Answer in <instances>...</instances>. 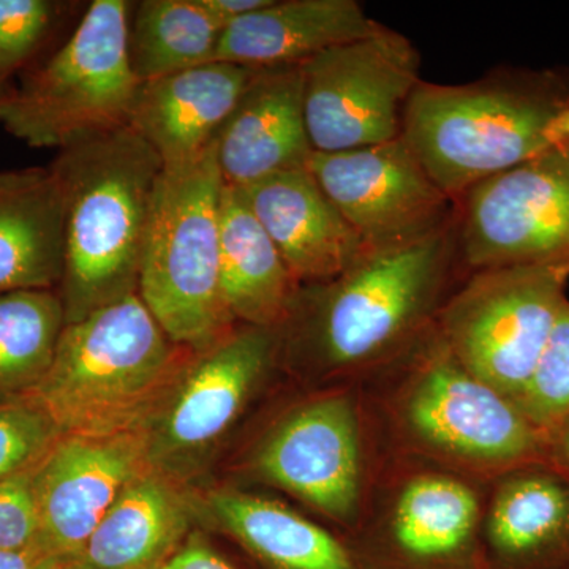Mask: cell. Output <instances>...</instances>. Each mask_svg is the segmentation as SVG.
<instances>
[{
    "label": "cell",
    "instance_id": "cell-1",
    "mask_svg": "<svg viewBox=\"0 0 569 569\" xmlns=\"http://www.w3.org/2000/svg\"><path fill=\"white\" fill-rule=\"evenodd\" d=\"M460 271L456 212L413 241L367 250L335 279L298 288L277 326L280 366L309 388L362 383L436 326Z\"/></svg>",
    "mask_w": 569,
    "mask_h": 569
},
{
    "label": "cell",
    "instance_id": "cell-2",
    "mask_svg": "<svg viewBox=\"0 0 569 569\" xmlns=\"http://www.w3.org/2000/svg\"><path fill=\"white\" fill-rule=\"evenodd\" d=\"M361 387L381 455L486 482L515 468L552 463L548 432L475 377L437 326Z\"/></svg>",
    "mask_w": 569,
    "mask_h": 569
},
{
    "label": "cell",
    "instance_id": "cell-3",
    "mask_svg": "<svg viewBox=\"0 0 569 569\" xmlns=\"http://www.w3.org/2000/svg\"><path fill=\"white\" fill-rule=\"evenodd\" d=\"M61 183L67 323L137 293L153 192L163 163L126 126L74 142L51 164Z\"/></svg>",
    "mask_w": 569,
    "mask_h": 569
},
{
    "label": "cell",
    "instance_id": "cell-4",
    "mask_svg": "<svg viewBox=\"0 0 569 569\" xmlns=\"http://www.w3.org/2000/svg\"><path fill=\"white\" fill-rule=\"evenodd\" d=\"M192 353L130 293L66 325L29 400L61 436L146 432Z\"/></svg>",
    "mask_w": 569,
    "mask_h": 569
},
{
    "label": "cell",
    "instance_id": "cell-5",
    "mask_svg": "<svg viewBox=\"0 0 569 569\" xmlns=\"http://www.w3.org/2000/svg\"><path fill=\"white\" fill-rule=\"evenodd\" d=\"M223 187L216 142L190 162L163 167L138 274L137 293L164 335L193 353L238 326L220 284Z\"/></svg>",
    "mask_w": 569,
    "mask_h": 569
},
{
    "label": "cell",
    "instance_id": "cell-6",
    "mask_svg": "<svg viewBox=\"0 0 569 569\" xmlns=\"http://www.w3.org/2000/svg\"><path fill=\"white\" fill-rule=\"evenodd\" d=\"M569 108L553 93L492 74L467 84L421 81L408 100L402 140L452 201L477 183L553 148Z\"/></svg>",
    "mask_w": 569,
    "mask_h": 569
},
{
    "label": "cell",
    "instance_id": "cell-7",
    "mask_svg": "<svg viewBox=\"0 0 569 569\" xmlns=\"http://www.w3.org/2000/svg\"><path fill=\"white\" fill-rule=\"evenodd\" d=\"M380 458L361 383L335 385L310 388L277 411L249 449L246 471L351 535Z\"/></svg>",
    "mask_w": 569,
    "mask_h": 569
},
{
    "label": "cell",
    "instance_id": "cell-8",
    "mask_svg": "<svg viewBox=\"0 0 569 569\" xmlns=\"http://www.w3.org/2000/svg\"><path fill=\"white\" fill-rule=\"evenodd\" d=\"M133 6L93 0L69 40L0 97V126L31 148L61 151L129 126L141 84L130 62Z\"/></svg>",
    "mask_w": 569,
    "mask_h": 569
},
{
    "label": "cell",
    "instance_id": "cell-9",
    "mask_svg": "<svg viewBox=\"0 0 569 569\" xmlns=\"http://www.w3.org/2000/svg\"><path fill=\"white\" fill-rule=\"evenodd\" d=\"M488 485L381 455L361 522L348 537L372 569H488L481 537Z\"/></svg>",
    "mask_w": 569,
    "mask_h": 569
},
{
    "label": "cell",
    "instance_id": "cell-10",
    "mask_svg": "<svg viewBox=\"0 0 569 569\" xmlns=\"http://www.w3.org/2000/svg\"><path fill=\"white\" fill-rule=\"evenodd\" d=\"M568 263L507 266L470 272L437 317V329L463 366L519 406L568 302Z\"/></svg>",
    "mask_w": 569,
    "mask_h": 569
},
{
    "label": "cell",
    "instance_id": "cell-11",
    "mask_svg": "<svg viewBox=\"0 0 569 569\" xmlns=\"http://www.w3.org/2000/svg\"><path fill=\"white\" fill-rule=\"evenodd\" d=\"M301 74L310 142L325 153L399 140L421 82L417 48L388 28L321 52L302 63Z\"/></svg>",
    "mask_w": 569,
    "mask_h": 569
},
{
    "label": "cell",
    "instance_id": "cell-12",
    "mask_svg": "<svg viewBox=\"0 0 569 569\" xmlns=\"http://www.w3.org/2000/svg\"><path fill=\"white\" fill-rule=\"evenodd\" d=\"M463 271L568 263L569 149L553 146L456 201Z\"/></svg>",
    "mask_w": 569,
    "mask_h": 569
},
{
    "label": "cell",
    "instance_id": "cell-13",
    "mask_svg": "<svg viewBox=\"0 0 569 569\" xmlns=\"http://www.w3.org/2000/svg\"><path fill=\"white\" fill-rule=\"evenodd\" d=\"M279 366L277 328L238 325L192 353L146 429L151 466L176 479L234 426Z\"/></svg>",
    "mask_w": 569,
    "mask_h": 569
},
{
    "label": "cell",
    "instance_id": "cell-14",
    "mask_svg": "<svg viewBox=\"0 0 569 569\" xmlns=\"http://www.w3.org/2000/svg\"><path fill=\"white\" fill-rule=\"evenodd\" d=\"M306 170L367 250L413 241L455 217V201L438 189L402 137L355 151L313 152Z\"/></svg>",
    "mask_w": 569,
    "mask_h": 569
},
{
    "label": "cell",
    "instance_id": "cell-15",
    "mask_svg": "<svg viewBox=\"0 0 569 569\" xmlns=\"http://www.w3.org/2000/svg\"><path fill=\"white\" fill-rule=\"evenodd\" d=\"M149 467L144 432L59 437L36 466L41 552L69 565L123 488Z\"/></svg>",
    "mask_w": 569,
    "mask_h": 569
},
{
    "label": "cell",
    "instance_id": "cell-16",
    "mask_svg": "<svg viewBox=\"0 0 569 569\" xmlns=\"http://www.w3.org/2000/svg\"><path fill=\"white\" fill-rule=\"evenodd\" d=\"M313 152L301 66L258 69L216 140L224 186L244 189L272 176L306 170Z\"/></svg>",
    "mask_w": 569,
    "mask_h": 569
},
{
    "label": "cell",
    "instance_id": "cell-17",
    "mask_svg": "<svg viewBox=\"0 0 569 569\" xmlns=\"http://www.w3.org/2000/svg\"><path fill=\"white\" fill-rule=\"evenodd\" d=\"M488 569H569V475L556 463L489 481L481 526Z\"/></svg>",
    "mask_w": 569,
    "mask_h": 569
},
{
    "label": "cell",
    "instance_id": "cell-18",
    "mask_svg": "<svg viewBox=\"0 0 569 569\" xmlns=\"http://www.w3.org/2000/svg\"><path fill=\"white\" fill-rule=\"evenodd\" d=\"M258 69L212 61L141 82L129 126L178 167L211 148Z\"/></svg>",
    "mask_w": 569,
    "mask_h": 569
},
{
    "label": "cell",
    "instance_id": "cell-19",
    "mask_svg": "<svg viewBox=\"0 0 569 569\" xmlns=\"http://www.w3.org/2000/svg\"><path fill=\"white\" fill-rule=\"evenodd\" d=\"M241 190L299 287L335 279L365 257V242L309 171H288Z\"/></svg>",
    "mask_w": 569,
    "mask_h": 569
},
{
    "label": "cell",
    "instance_id": "cell-20",
    "mask_svg": "<svg viewBox=\"0 0 569 569\" xmlns=\"http://www.w3.org/2000/svg\"><path fill=\"white\" fill-rule=\"evenodd\" d=\"M383 29L356 0H271L224 29L217 61L253 69L302 66Z\"/></svg>",
    "mask_w": 569,
    "mask_h": 569
},
{
    "label": "cell",
    "instance_id": "cell-21",
    "mask_svg": "<svg viewBox=\"0 0 569 569\" xmlns=\"http://www.w3.org/2000/svg\"><path fill=\"white\" fill-rule=\"evenodd\" d=\"M192 509L176 479L146 468L116 498L67 569H162L190 537Z\"/></svg>",
    "mask_w": 569,
    "mask_h": 569
},
{
    "label": "cell",
    "instance_id": "cell-22",
    "mask_svg": "<svg viewBox=\"0 0 569 569\" xmlns=\"http://www.w3.org/2000/svg\"><path fill=\"white\" fill-rule=\"evenodd\" d=\"M208 501L217 526L264 569H372L348 535L274 498L224 489Z\"/></svg>",
    "mask_w": 569,
    "mask_h": 569
},
{
    "label": "cell",
    "instance_id": "cell-23",
    "mask_svg": "<svg viewBox=\"0 0 569 569\" xmlns=\"http://www.w3.org/2000/svg\"><path fill=\"white\" fill-rule=\"evenodd\" d=\"M63 227L61 183L51 167L0 171V293L59 287Z\"/></svg>",
    "mask_w": 569,
    "mask_h": 569
},
{
    "label": "cell",
    "instance_id": "cell-24",
    "mask_svg": "<svg viewBox=\"0 0 569 569\" xmlns=\"http://www.w3.org/2000/svg\"><path fill=\"white\" fill-rule=\"evenodd\" d=\"M220 284L238 325H282L299 283L236 187H223L220 204Z\"/></svg>",
    "mask_w": 569,
    "mask_h": 569
},
{
    "label": "cell",
    "instance_id": "cell-25",
    "mask_svg": "<svg viewBox=\"0 0 569 569\" xmlns=\"http://www.w3.org/2000/svg\"><path fill=\"white\" fill-rule=\"evenodd\" d=\"M223 28L200 0H142L130 17L129 50L140 82L217 61Z\"/></svg>",
    "mask_w": 569,
    "mask_h": 569
},
{
    "label": "cell",
    "instance_id": "cell-26",
    "mask_svg": "<svg viewBox=\"0 0 569 569\" xmlns=\"http://www.w3.org/2000/svg\"><path fill=\"white\" fill-rule=\"evenodd\" d=\"M66 325L54 290L0 293V406L31 399L50 370Z\"/></svg>",
    "mask_w": 569,
    "mask_h": 569
},
{
    "label": "cell",
    "instance_id": "cell-27",
    "mask_svg": "<svg viewBox=\"0 0 569 569\" xmlns=\"http://www.w3.org/2000/svg\"><path fill=\"white\" fill-rule=\"evenodd\" d=\"M519 407L546 432L569 411V301L553 326Z\"/></svg>",
    "mask_w": 569,
    "mask_h": 569
},
{
    "label": "cell",
    "instance_id": "cell-28",
    "mask_svg": "<svg viewBox=\"0 0 569 569\" xmlns=\"http://www.w3.org/2000/svg\"><path fill=\"white\" fill-rule=\"evenodd\" d=\"M59 430L31 400L0 406V481L43 458Z\"/></svg>",
    "mask_w": 569,
    "mask_h": 569
},
{
    "label": "cell",
    "instance_id": "cell-29",
    "mask_svg": "<svg viewBox=\"0 0 569 569\" xmlns=\"http://www.w3.org/2000/svg\"><path fill=\"white\" fill-rule=\"evenodd\" d=\"M59 10L51 0H0V81L39 50Z\"/></svg>",
    "mask_w": 569,
    "mask_h": 569
},
{
    "label": "cell",
    "instance_id": "cell-30",
    "mask_svg": "<svg viewBox=\"0 0 569 569\" xmlns=\"http://www.w3.org/2000/svg\"><path fill=\"white\" fill-rule=\"evenodd\" d=\"M36 466L0 481V549L41 552Z\"/></svg>",
    "mask_w": 569,
    "mask_h": 569
},
{
    "label": "cell",
    "instance_id": "cell-31",
    "mask_svg": "<svg viewBox=\"0 0 569 569\" xmlns=\"http://www.w3.org/2000/svg\"><path fill=\"white\" fill-rule=\"evenodd\" d=\"M162 569H236L201 535L192 533Z\"/></svg>",
    "mask_w": 569,
    "mask_h": 569
},
{
    "label": "cell",
    "instance_id": "cell-32",
    "mask_svg": "<svg viewBox=\"0 0 569 569\" xmlns=\"http://www.w3.org/2000/svg\"><path fill=\"white\" fill-rule=\"evenodd\" d=\"M200 2L224 31L228 26L247 14L263 9L271 0H200Z\"/></svg>",
    "mask_w": 569,
    "mask_h": 569
},
{
    "label": "cell",
    "instance_id": "cell-33",
    "mask_svg": "<svg viewBox=\"0 0 569 569\" xmlns=\"http://www.w3.org/2000/svg\"><path fill=\"white\" fill-rule=\"evenodd\" d=\"M0 569H66V565L40 550L0 549Z\"/></svg>",
    "mask_w": 569,
    "mask_h": 569
},
{
    "label": "cell",
    "instance_id": "cell-34",
    "mask_svg": "<svg viewBox=\"0 0 569 569\" xmlns=\"http://www.w3.org/2000/svg\"><path fill=\"white\" fill-rule=\"evenodd\" d=\"M550 459L569 475V411L548 430Z\"/></svg>",
    "mask_w": 569,
    "mask_h": 569
},
{
    "label": "cell",
    "instance_id": "cell-35",
    "mask_svg": "<svg viewBox=\"0 0 569 569\" xmlns=\"http://www.w3.org/2000/svg\"><path fill=\"white\" fill-rule=\"evenodd\" d=\"M552 140L556 146L569 149V108L561 111L552 123Z\"/></svg>",
    "mask_w": 569,
    "mask_h": 569
},
{
    "label": "cell",
    "instance_id": "cell-36",
    "mask_svg": "<svg viewBox=\"0 0 569 569\" xmlns=\"http://www.w3.org/2000/svg\"><path fill=\"white\" fill-rule=\"evenodd\" d=\"M67 569V568H66Z\"/></svg>",
    "mask_w": 569,
    "mask_h": 569
}]
</instances>
